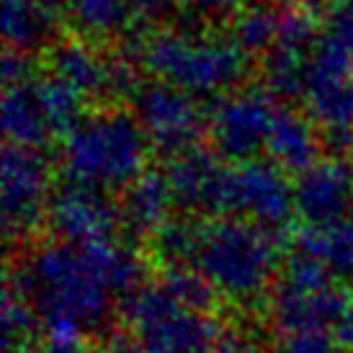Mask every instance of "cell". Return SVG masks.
<instances>
[{
    "label": "cell",
    "instance_id": "10",
    "mask_svg": "<svg viewBox=\"0 0 353 353\" xmlns=\"http://www.w3.org/2000/svg\"><path fill=\"white\" fill-rule=\"evenodd\" d=\"M292 245L296 253L323 263L338 279L353 276V212L327 222H302Z\"/></svg>",
    "mask_w": 353,
    "mask_h": 353
},
{
    "label": "cell",
    "instance_id": "3",
    "mask_svg": "<svg viewBox=\"0 0 353 353\" xmlns=\"http://www.w3.org/2000/svg\"><path fill=\"white\" fill-rule=\"evenodd\" d=\"M216 294L186 265H165L124 302L127 330L148 353H199L225 335L214 314Z\"/></svg>",
    "mask_w": 353,
    "mask_h": 353
},
{
    "label": "cell",
    "instance_id": "2",
    "mask_svg": "<svg viewBox=\"0 0 353 353\" xmlns=\"http://www.w3.org/2000/svg\"><path fill=\"white\" fill-rule=\"evenodd\" d=\"M165 265L196 271L216 296L232 304L265 302L284 268V232L243 216L170 219L150 237Z\"/></svg>",
    "mask_w": 353,
    "mask_h": 353
},
{
    "label": "cell",
    "instance_id": "7",
    "mask_svg": "<svg viewBox=\"0 0 353 353\" xmlns=\"http://www.w3.org/2000/svg\"><path fill=\"white\" fill-rule=\"evenodd\" d=\"M50 170L31 148H8L3 160V230L8 240H26L44 222L52 204Z\"/></svg>",
    "mask_w": 353,
    "mask_h": 353
},
{
    "label": "cell",
    "instance_id": "18",
    "mask_svg": "<svg viewBox=\"0 0 353 353\" xmlns=\"http://www.w3.org/2000/svg\"><path fill=\"white\" fill-rule=\"evenodd\" d=\"M199 353H258V348H255L250 341H245L243 335L225 333L212 348H204V351H199Z\"/></svg>",
    "mask_w": 353,
    "mask_h": 353
},
{
    "label": "cell",
    "instance_id": "8",
    "mask_svg": "<svg viewBox=\"0 0 353 353\" xmlns=\"http://www.w3.org/2000/svg\"><path fill=\"white\" fill-rule=\"evenodd\" d=\"M47 225L52 230V237L70 243L117 240L121 237V230L127 232L121 219V206L114 204L106 196V191L72 181L52 196Z\"/></svg>",
    "mask_w": 353,
    "mask_h": 353
},
{
    "label": "cell",
    "instance_id": "13",
    "mask_svg": "<svg viewBox=\"0 0 353 353\" xmlns=\"http://www.w3.org/2000/svg\"><path fill=\"white\" fill-rule=\"evenodd\" d=\"M41 325L26 292L8 274L3 292V353H21L34 341L37 327Z\"/></svg>",
    "mask_w": 353,
    "mask_h": 353
},
{
    "label": "cell",
    "instance_id": "11",
    "mask_svg": "<svg viewBox=\"0 0 353 353\" xmlns=\"http://www.w3.org/2000/svg\"><path fill=\"white\" fill-rule=\"evenodd\" d=\"M124 191L127 194H124L119 206H121V219H124V227H127L129 235L152 237L165 222L173 219L170 212L178 204L168 176H157V173L145 176L142 173Z\"/></svg>",
    "mask_w": 353,
    "mask_h": 353
},
{
    "label": "cell",
    "instance_id": "4",
    "mask_svg": "<svg viewBox=\"0 0 353 353\" xmlns=\"http://www.w3.org/2000/svg\"><path fill=\"white\" fill-rule=\"evenodd\" d=\"M265 310L276 333L338 330L353 310V294L323 263L292 250L265 299Z\"/></svg>",
    "mask_w": 353,
    "mask_h": 353
},
{
    "label": "cell",
    "instance_id": "5",
    "mask_svg": "<svg viewBox=\"0 0 353 353\" xmlns=\"http://www.w3.org/2000/svg\"><path fill=\"white\" fill-rule=\"evenodd\" d=\"M145 137L132 121L106 119L80 127L70 137L62 165L72 183L117 191L145 173Z\"/></svg>",
    "mask_w": 353,
    "mask_h": 353
},
{
    "label": "cell",
    "instance_id": "9",
    "mask_svg": "<svg viewBox=\"0 0 353 353\" xmlns=\"http://www.w3.org/2000/svg\"><path fill=\"white\" fill-rule=\"evenodd\" d=\"M294 201L302 222H327L353 212V165L341 160L307 165L294 186Z\"/></svg>",
    "mask_w": 353,
    "mask_h": 353
},
{
    "label": "cell",
    "instance_id": "6",
    "mask_svg": "<svg viewBox=\"0 0 353 353\" xmlns=\"http://www.w3.org/2000/svg\"><path fill=\"white\" fill-rule=\"evenodd\" d=\"M216 214L243 216L248 222L286 232L289 219L296 214L294 186L279 165L243 163L225 168L216 191Z\"/></svg>",
    "mask_w": 353,
    "mask_h": 353
},
{
    "label": "cell",
    "instance_id": "17",
    "mask_svg": "<svg viewBox=\"0 0 353 353\" xmlns=\"http://www.w3.org/2000/svg\"><path fill=\"white\" fill-rule=\"evenodd\" d=\"M90 353H148L129 330H108L99 343L90 348Z\"/></svg>",
    "mask_w": 353,
    "mask_h": 353
},
{
    "label": "cell",
    "instance_id": "14",
    "mask_svg": "<svg viewBox=\"0 0 353 353\" xmlns=\"http://www.w3.org/2000/svg\"><path fill=\"white\" fill-rule=\"evenodd\" d=\"M148 132L163 150H183L196 137V119L183 103L152 101L148 108Z\"/></svg>",
    "mask_w": 353,
    "mask_h": 353
},
{
    "label": "cell",
    "instance_id": "16",
    "mask_svg": "<svg viewBox=\"0 0 353 353\" xmlns=\"http://www.w3.org/2000/svg\"><path fill=\"white\" fill-rule=\"evenodd\" d=\"M85 335L70 327H52V325H41V330L34 335L26 348L21 353H90L83 343Z\"/></svg>",
    "mask_w": 353,
    "mask_h": 353
},
{
    "label": "cell",
    "instance_id": "1",
    "mask_svg": "<svg viewBox=\"0 0 353 353\" xmlns=\"http://www.w3.org/2000/svg\"><path fill=\"white\" fill-rule=\"evenodd\" d=\"M26 292L41 325L99 333L145 284V258L117 240L70 243L52 237L37 243L8 271Z\"/></svg>",
    "mask_w": 353,
    "mask_h": 353
},
{
    "label": "cell",
    "instance_id": "19",
    "mask_svg": "<svg viewBox=\"0 0 353 353\" xmlns=\"http://www.w3.org/2000/svg\"><path fill=\"white\" fill-rule=\"evenodd\" d=\"M335 333H338V338H341V343L353 353V310L348 312V317L341 323V327H338Z\"/></svg>",
    "mask_w": 353,
    "mask_h": 353
},
{
    "label": "cell",
    "instance_id": "12",
    "mask_svg": "<svg viewBox=\"0 0 353 353\" xmlns=\"http://www.w3.org/2000/svg\"><path fill=\"white\" fill-rule=\"evenodd\" d=\"M276 119H271L261 106L248 103L245 106H232L216 119V142L232 157H248L255 150L265 145L274 132Z\"/></svg>",
    "mask_w": 353,
    "mask_h": 353
},
{
    "label": "cell",
    "instance_id": "15",
    "mask_svg": "<svg viewBox=\"0 0 353 353\" xmlns=\"http://www.w3.org/2000/svg\"><path fill=\"white\" fill-rule=\"evenodd\" d=\"M271 353H351L335 330H289L276 333Z\"/></svg>",
    "mask_w": 353,
    "mask_h": 353
}]
</instances>
